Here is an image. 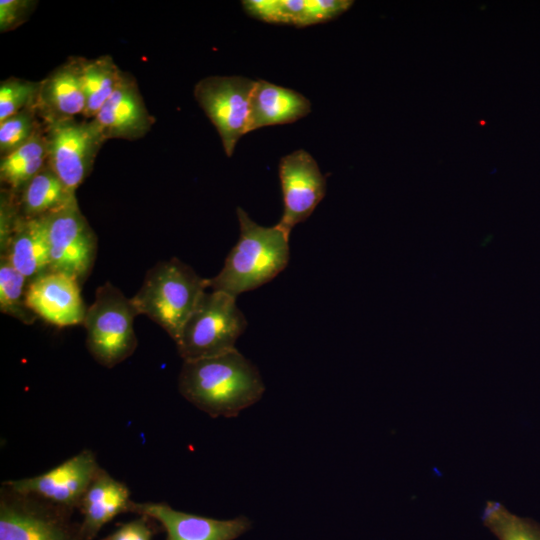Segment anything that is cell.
Returning a JSON list of instances; mask_svg holds the SVG:
<instances>
[{"instance_id":"6da1fadb","label":"cell","mask_w":540,"mask_h":540,"mask_svg":"<svg viewBox=\"0 0 540 540\" xmlns=\"http://www.w3.org/2000/svg\"><path fill=\"white\" fill-rule=\"evenodd\" d=\"M180 394L212 418L237 417L265 392L258 368L237 349L213 357L183 361Z\"/></svg>"},{"instance_id":"7a4b0ae2","label":"cell","mask_w":540,"mask_h":540,"mask_svg":"<svg viewBox=\"0 0 540 540\" xmlns=\"http://www.w3.org/2000/svg\"><path fill=\"white\" fill-rule=\"evenodd\" d=\"M240 235L220 272L208 279V288L233 297L271 281L289 262V234L277 224L264 227L237 207Z\"/></svg>"},{"instance_id":"3957f363","label":"cell","mask_w":540,"mask_h":540,"mask_svg":"<svg viewBox=\"0 0 540 540\" xmlns=\"http://www.w3.org/2000/svg\"><path fill=\"white\" fill-rule=\"evenodd\" d=\"M207 289L208 279L173 257L150 268L131 299L139 315L149 317L176 342L185 321Z\"/></svg>"},{"instance_id":"277c9868","label":"cell","mask_w":540,"mask_h":540,"mask_svg":"<svg viewBox=\"0 0 540 540\" xmlns=\"http://www.w3.org/2000/svg\"><path fill=\"white\" fill-rule=\"evenodd\" d=\"M138 315L132 299L111 282L96 289L82 325L87 350L98 364L112 368L134 353L138 345L134 320Z\"/></svg>"},{"instance_id":"5b68a950","label":"cell","mask_w":540,"mask_h":540,"mask_svg":"<svg viewBox=\"0 0 540 540\" xmlns=\"http://www.w3.org/2000/svg\"><path fill=\"white\" fill-rule=\"evenodd\" d=\"M247 327L236 297L222 291L205 292L185 321L177 339L183 361L213 357L236 349Z\"/></svg>"},{"instance_id":"8992f818","label":"cell","mask_w":540,"mask_h":540,"mask_svg":"<svg viewBox=\"0 0 540 540\" xmlns=\"http://www.w3.org/2000/svg\"><path fill=\"white\" fill-rule=\"evenodd\" d=\"M73 513L2 483L0 540H83Z\"/></svg>"},{"instance_id":"52a82bcc","label":"cell","mask_w":540,"mask_h":540,"mask_svg":"<svg viewBox=\"0 0 540 540\" xmlns=\"http://www.w3.org/2000/svg\"><path fill=\"white\" fill-rule=\"evenodd\" d=\"M43 127L47 165L65 187L76 194L78 187L90 174L106 140L93 119H67Z\"/></svg>"},{"instance_id":"ba28073f","label":"cell","mask_w":540,"mask_h":540,"mask_svg":"<svg viewBox=\"0 0 540 540\" xmlns=\"http://www.w3.org/2000/svg\"><path fill=\"white\" fill-rule=\"evenodd\" d=\"M50 270L68 274L81 284L97 254V235L82 214L77 198L46 216Z\"/></svg>"},{"instance_id":"9c48e42d","label":"cell","mask_w":540,"mask_h":540,"mask_svg":"<svg viewBox=\"0 0 540 540\" xmlns=\"http://www.w3.org/2000/svg\"><path fill=\"white\" fill-rule=\"evenodd\" d=\"M254 86L255 81L243 76H209L195 84L194 97L215 126L228 157L247 133Z\"/></svg>"},{"instance_id":"30bf717a","label":"cell","mask_w":540,"mask_h":540,"mask_svg":"<svg viewBox=\"0 0 540 540\" xmlns=\"http://www.w3.org/2000/svg\"><path fill=\"white\" fill-rule=\"evenodd\" d=\"M101 468L95 453L83 449L44 473L2 483L19 493L39 497L74 512L79 509L84 494Z\"/></svg>"},{"instance_id":"8fae6325","label":"cell","mask_w":540,"mask_h":540,"mask_svg":"<svg viewBox=\"0 0 540 540\" xmlns=\"http://www.w3.org/2000/svg\"><path fill=\"white\" fill-rule=\"evenodd\" d=\"M278 172L284 210L277 225L290 235L293 227L305 221L324 198L326 179L314 158L302 149L282 157Z\"/></svg>"},{"instance_id":"7c38bea8","label":"cell","mask_w":540,"mask_h":540,"mask_svg":"<svg viewBox=\"0 0 540 540\" xmlns=\"http://www.w3.org/2000/svg\"><path fill=\"white\" fill-rule=\"evenodd\" d=\"M128 512L158 522L166 532V540H235L252 528V521L244 515L215 519L176 510L165 502L132 500Z\"/></svg>"},{"instance_id":"4fadbf2b","label":"cell","mask_w":540,"mask_h":540,"mask_svg":"<svg viewBox=\"0 0 540 540\" xmlns=\"http://www.w3.org/2000/svg\"><path fill=\"white\" fill-rule=\"evenodd\" d=\"M26 301L37 318L59 328L82 325L87 311L79 281L56 271L30 281Z\"/></svg>"},{"instance_id":"5bb4252c","label":"cell","mask_w":540,"mask_h":540,"mask_svg":"<svg viewBox=\"0 0 540 540\" xmlns=\"http://www.w3.org/2000/svg\"><path fill=\"white\" fill-rule=\"evenodd\" d=\"M83 63V57H69L40 81L34 108L43 125L83 116Z\"/></svg>"},{"instance_id":"9a60e30c","label":"cell","mask_w":540,"mask_h":540,"mask_svg":"<svg viewBox=\"0 0 540 540\" xmlns=\"http://www.w3.org/2000/svg\"><path fill=\"white\" fill-rule=\"evenodd\" d=\"M93 120L105 140L142 138L155 123L135 78L126 72H123L115 90Z\"/></svg>"},{"instance_id":"2e32d148","label":"cell","mask_w":540,"mask_h":540,"mask_svg":"<svg viewBox=\"0 0 540 540\" xmlns=\"http://www.w3.org/2000/svg\"><path fill=\"white\" fill-rule=\"evenodd\" d=\"M131 501L127 485L101 468L78 509L82 515L80 530L83 540H94L106 523L120 513L128 512Z\"/></svg>"},{"instance_id":"e0dca14e","label":"cell","mask_w":540,"mask_h":540,"mask_svg":"<svg viewBox=\"0 0 540 540\" xmlns=\"http://www.w3.org/2000/svg\"><path fill=\"white\" fill-rule=\"evenodd\" d=\"M248 14L265 22L303 27L326 22L349 9L348 0H246Z\"/></svg>"},{"instance_id":"ac0fdd59","label":"cell","mask_w":540,"mask_h":540,"mask_svg":"<svg viewBox=\"0 0 540 540\" xmlns=\"http://www.w3.org/2000/svg\"><path fill=\"white\" fill-rule=\"evenodd\" d=\"M310 111V101L302 94L257 80L251 96L247 133L264 126L295 122Z\"/></svg>"},{"instance_id":"d6986e66","label":"cell","mask_w":540,"mask_h":540,"mask_svg":"<svg viewBox=\"0 0 540 540\" xmlns=\"http://www.w3.org/2000/svg\"><path fill=\"white\" fill-rule=\"evenodd\" d=\"M1 256L6 257L28 283L48 272L50 258L44 217L21 216Z\"/></svg>"},{"instance_id":"ffe728a7","label":"cell","mask_w":540,"mask_h":540,"mask_svg":"<svg viewBox=\"0 0 540 540\" xmlns=\"http://www.w3.org/2000/svg\"><path fill=\"white\" fill-rule=\"evenodd\" d=\"M47 165L44 127L26 144L1 157L0 180L9 190L20 194L23 188Z\"/></svg>"},{"instance_id":"44dd1931","label":"cell","mask_w":540,"mask_h":540,"mask_svg":"<svg viewBox=\"0 0 540 540\" xmlns=\"http://www.w3.org/2000/svg\"><path fill=\"white\" fill-rule=\"evenodd\" d=\"M74 198L48 165L18 195L21 215L27 218L46 216Z\"/></svg>"},{"instance_id":"7402d4cb","label":"cell","mask_w":540,"mask_h":540,"mask_svg":"<svg viewBox=\"0 0 540 540\" xmlns=\"http://www.w3.org/2000/svg\"><path fill=\"white\" fill-rule=\"evenodd\" d=\"M110 55L84 58L83 81L86 95L85 119H93L109 99L122 77Z\"/></svg>"},{"instance_id":"603a6c76","label":"cell","mask_w":540,"mask_h":540,"mask_svg":"<svg viewBox=\"0 0 540 540\" xmlns=\"http://www.w3.org/2000/svg\"><path fill=\"white\" fill-rule=\"evenodd\" d=\"M481 520L498 540H540L538 522L512 513L498 501L485 503Z\"/></svg>"},{"instance_id":"cb8c5ba5","label":"cell","mask_w":540,"mask_h":540,"mask_svg":"<svg viewBox=\"0 0 540 540\" xmlns=\"http://www.w3.org/2000/svg\"><path fill=\"white\" fill-rule=\"evenodd\" d=\"M28 280L6 257H0V311L25 325H31L37 316L27 305Z\"/></svg>"},{"instance_id":"d4e9b609","label":"cell","mask_w":540,"mask_h":540,"mask_svg":"<svg viewBox=\"0 0 540 540\" xmlns=\"http://www.w3.org/2000/svg\"><path fill=\"white\" fill-rule=\"evenodd\" d=\"M42 128L43 124L33 106L0 122L1 157L26 144Z\"/></svg>"},{"instance_id":"484cf974","label":"cell","mask_w":540,"mask_h":540,"mask_svg":"<svg viewBox=\"0 0 540 540\" xmlns=\"http://www.w3.org/2000/svg\"><path fill=\"white\" fill-rule=\"evenodd\" d=\"M40 81L9 77L0 83V122L35 105Z\"/></svg>"},{"instance_id":"4316f807","label":"cell","mask_w":540,"mask_h":540,"mask_svg":"<svg viewBox=\"0 0 540 540\" xmlns=\"http://www.w3.org/2000/svg\"><path fill=\"white\" fill-rule=\"evenodd\" d=\"M21 216L18 195L8 188H2L0 194V255L6 251Z\"/></svg>"},{"instance_id":"83f0119b","label":"cell","mask_w":540,"mask_h":540,"mask_svg":"<svg viewBox=\"0 0 540 540\" xmlns=\"http://www.w3.org/2000/svg\"><path fill=\"white\" fill-rule=\"evenodd\" d=\"M31 0H0V32H8L23 24L36 7Z\"/></svg>"},{"instance_id":"f1b7e54d","label":"cell","mask_w":540,"mask_h":540,"mask_svg":"<svg viewBox=\"0 0 540 540\" xmlns=\"http://www.w3.org/2000/svg\"><path fill=\"white\" fill-rule=\"evenodd\" d=\"M153 519L145 515L122 524L102 540H152L155 533Z\"/></svg>"}]
</instances>
